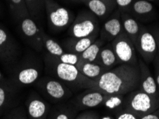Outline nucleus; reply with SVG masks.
<instances>
[{
    "label": "nucleus",
    "mask_w": 159,
    "mask_h": 119,
    "mask_svg": "<svg viewBox=\"0 0 159 119\" xmlns=\"http://www.w3.org/2000/svg\"><path fill=\"white\" fill-rule=\"evenodd\" d=\"M123 32L120 18L112 17L106 22L101 34V39L103 41H111L115 39Z\"/></svg>",
    "instance_id": "nucleus-19"
},
{
    "label": "nucleus",
    "mask_w": 159,
    "mask_h": 119,
    "mask_svg": "<svg viewBox=\"0 0 159 119\" xmlns=\"http://www.w3.org/2000/svg\"><path fill=\"white\" fill-rule=\"evenodd\" d=\"M27 2V4H29V6H32L34 4V2H36L37 0H25Z\"/></svg>",
    "instance_id": "nucleus-37"
},
{
    "label": "nucleus",
    "mask_w": 159,
    "mask_h": 119,
    "mask_svg": "<svg viewBox=\"0 0 159 119\" xmlns=\"http://www.w3.org/2000/svg\"><path fill=\"white\" fill-rule=\"evenodd\" d=\"M0 118H1V116H0Z\"/></svg>",
    "instance_id": "nucleus-39"
},
{
    "label": "nucleus",
    "mask_w": 159,
    "mask_h": 119,
    "mask_svg": "<svg viewBox=\"0 0 159 119\" xmlns=\"http://www.w3.org/2000/svg\"><path fill=\"white\" fill-rule=\"evenodd\" d=\"M44 63L47 75L59 79L68 86L74 94L96 87L95 81L83 75L74 65L58 62L48 53L44 54Z\"/></svg>",
    "instance_id": "nucleus-2"
},
{
    "label": "nucleus",
    "mask_w": 159,
    "mask_h": 119,
    "mask_svg": "<svg viewBox=\"0 0 159 119\" xmlns=\"http://www.w3.org/2000/svg\"><path fill=\"white\" fill-rule=\"evenodd\" d=\"M125 96L120 94H108L102 106L110 111H114V113L118 111L123 110Z\"/></svg>",
    "instance_id": "nucleus-25"
},
{
    "label": "nucleus",
    "mask_w": 159,
    "mask_h": 119,
    "mask_svg": "<svg viewBox=\"0 0 159 119\" xmlns=\"http://www.w3.org/2000/svg\"><path fill=\"white\" fill-rule=\"evenodd\" d=\"M74 1V0H73ZM75 1H82V2H84V1H85V0H75Z\"/></svg>",
    "instance_id": "nucleus-38"
},
{
    "label": "nucleus",
    "mask_w": 159,
    "mask_h": 119,
    "mask_svg": "<svg viewBox=\"0 0 159 119\" xmlns=\"http://www.w3.org/2000/svg\"><path fill=\"white\" fill-rule=\"evenodd\" d=\"M100 119H116L115 116H112L110 115H106V116H100Z\"/></svg>",
    "instance_id": "nucleus-35"
},
{
    "label": "nucleus",
    "mask_w": 159,
    "mask_h": 119,
    "mask_svg": "<svg viewBox=\"0 0 159 119\" xmlns=\"http://www.w3.org/2000/svg\"><path fill=\"white\" fill-rule=\"evenodd\" d=\"M83 2L95 15L103 17L109 14L113 9L116 0H85Z\"/></svg>",
    "instance_id": "nucleus-21"
},
{
    "label": "nucleus",
    "mask_w": 159,
    "mask_h": 119,
    "mask_svg": "<svg viewBox=\"0 0 159 119\" xmlns=\"http://www.w3.org/2000/svg\"><path fill=\"white\" fill-rule=\"evenodd\" d=\"M150 1H151V0H150Z\"/></svg>",
    "instance_id": "nucleus-40"
},
{
    "label": "nucleus",
    "mask_w": 159,
    "mask_h": 119,
    "mask_svg": "<svg viewBox=\"0 0 159 119\" xmlns=\"http://www.w3.org/2000/svg\"><path fill=\"white\" fill-rule=\"evenodd\" d=\"M111 45L120 64L139 65V59L132 41L124 32L112 41Z\"/></svg>",
    "instance_id": "nucleus-8"
},
{
    "label": "nucleus",
    "mask_w": 159,
    "mask_h": 119,
    "mask_svg": "<svg viewBox=\"0 0 159 119\" xmlns=\"http://www.w3.org/2000/svg\"><path fill=\"white\" fill-rule=\"evenodd\" d=\"M40 32L42 39H43V47L44 49L47 51L46 53H49L51 56H53V57H60V56L63 55L66 52L63 47H62L59 44L50 38L43 31Z\"/></svg>",
    "instance_id": "nucleus-24"
},
{
    "label": "nucleus",
    "mask_w": 159,
    "mask_h": 119,
    "mask_svg": "<svg viewBox=\"0 0 159 119\" xmlns=\"http://www.w3.org/2000/svg\"><path fill=\"white\" fill-rule=\"evenodd\" d=\"M139 119H159V108L155 111L148 114H146Z\"/></svg>",
    "instance_id": "nucleus-32"
},
{
    "label": "nucleus",
    "mask_w": 159,
    "mask_h": 119,
    "mask_svg": "<svg viewBox=\"0 0 159 119\" xmlns=\"http://www.w3.org/2000/svg\"><path fill=\"white\" fill-rule=\"evenodd\" d=\"M78 113L69 101L52 104L49 111L48 119H75Z\"/></svg>",
    "instance_id": "nucleus-16"
},
{
    "label": "nucleus",
    "mask_w": 159,
    "mask_h": 119,
    "mask_svg": "<svg viewBox=\"0 0 159 119\" xmlns=\"http://www.w3.org/2000/svg\"><path fill=\"white\" fill-rule=\"evenodd\" d=\"M107 95L96 88H91L77 94L68 101L80 112L102 106Z\"/></svg>",
    "instance_id": "nucleus-7"
},
{
    "label": "nucleus",
    "mask_w": 159,
    "mask_h": 119,
    "mask_svg": "<svg viewBox=\"0 0 159 119\" xmlns=\"http://www.w3.org/2000/svg\"><path fill=\"white\" fill-rule=\"evenodd\" d=\"M53 57V56H52ZM55 59L58 61V62L64 63V64H71L74 65V66H77L80 62V57L79 54L74 53H70V52H65L64 54L60 57H53Z\"/></svg>",
    "instance_id": "nucleus-27"
},
{
    "label": "nucleus",
    "mask_w": 159,
    "mask_h": 119,
    "mask_svg": "<svg viewBox=\"0 0 159 119\" xmlns=\"http://www.w3.org/2000/svg\"><path fill=\"white\" fill-rule=\"evenodd\" d=\"M49 24L54 29H61L71 22L72 15L67 9L62 7L53 0H45Z\"/></svg>",
    "instance_id": "nucleus-11"
},
{
    "label": "nucleus",
    "mask_w": 159,
    "mask_h": 119,
    "mask_svg": "<svg viewBox=\"0 0 159 119\" xmlns=\"http://www.w3.org/2000/svg\"><path fill=\"white\" fill-rule=\"evenodd\" d=\"M0 119H29L25 108L22 106H18L4 113Z\"/></svg>",
    "instance_id": "nucleus-26"
},
{
    "label": "nucleus",
    "mask_w": 159,
    "mask_h": 119,
    "mask_svg": "<svg viewBox=\"0 0 159 119\" xmlns=\"http://www.w3.org/2000/svg\"><path fill=\"white\" fill-rule=\"evenodd\" d=\"M158 108L159 99L143 91L136 89L125 96L123 110L131 113L139 118Z\"/></svg>",
    "instance_id": "nucleus-5"
},
{
    "label": "nucleus",
    "mask_w": 159,
    "mask_h": 119,
    "mask_svg": "<svg viewBox=\"0 0 159 119\" xmlns=\"http://www.w3.org/2000/svg\"><path fill=\"white\" fill-rule=\"evenodd\" d=\"M139 66L141 71V83L138 89L159 99V91L156 80L151 75L148 66L141 59H139Z\"/></svg>",
    "instance_id": "nucleus-15"
},
{
    "label": "nucleus",
    "mask_w": 159,
    "mask_h": 119,
    "mask_svg": "<svg viewBox=\"0 0 159 119\" xmlns=\"http://www.w3.org/2000/svg\"><path fill=\"white\" fill-rule=\"evenodd\" d=\"M103 43L104 41L101 39H96L83 52L80 53L79 56L80 57V59L83 62L96 63L98 53H99L100 49L102 46Z\"/></svg>",
    "instance_id": "nucleus-23"
},
{
    "label": "nucleus",
    "mask_w": 159,
    "mask_h": 119,
    "mask_svg": "<svg viewBox=\"0 0 159 119\" xmlns=\"http://www.w3.org/2000/svg\"><path fill=\"white\" fill-rule=\"evenodd\" d=\"M43 66L35 59H27L20 61L18 64L8 71L9 79L22 88L25 86L34 84L40 78Z\"/></svg>",
    "instance_id": "nucleus-4"
},
{
    "label": "nucleus",
    "mask_w": 159,
    "mask_h": 119,
    "mask_svg": "<svg viewBox=\"0 0 159 119\" xmlns=\"http://www.w3.org/2000/svg\"><path fill=\"white\" fill-rule=\"evenodd\" d=\"M115 117L116 119H139V118H138L137 116L125 110L116 112Z\"/></svg>",
    "instance_id": "nucleus-31"
},
{
    "label": "nucleus",
    "mask_w": 159,
    "mask_h": 119,
    "mask_svg": "<svg viewBox=\"0 0 159 119\" xmlns=\"http://www.w3.org/2000/svg\"><path fill=\"white\" fill-rule=\"evenodd\" d=\"M20 49L7 33L0 28V63L7 71L21 60Z\"/></svg>",
    "instance_id": "nucleus-6"
},
{
    "label": "nucleus",
    "mask_w": 159,
    "mask_h": 119,
    "mask_svg": "<svg viewBox=\"0 0 159 119\" xmlns=\"http://www.w3.org/2000/svg\"><path fill=\"white\" fill-rule=\"evenodd\" d=\"M133 9L136 14L144 15L151 12L153 10V5L146 0H139L133 4Z\"/></svg>",
    "instance_id": "nucleus-29"
},
{
    "label": "nucleus",
    "mask_w": 159,
    "mask_h": 119,
    "mask_svg": "<svg viewBox=\"0 0 159 119\" xmlns=\"http://www.w3.org/2000/svg\"><path fill=\"white\" fill-rule=\"evenodd\" d=\"M83 15L76 19L70 30V34L73 38H84L96 33V22L91 15Z\"/></svg>",
    "instance_id": "nucleus-13"
},
{
    "label": "nucleus",
    "mask_w": 159,
    "mask_h": 119,
    "mask_svg": "<svg viewBox=\"0 0 159 119\" xmlns=\"http://www.w3.org/2000/svg\"><path fill=\"white\" fill-rule=\"evenodd\" d=\"M96 63L106 69L107 71L120 64L111 44L102 46L98 53Z\"/></svg>",
    "instance_id": "nucleus-18"
},
{
    "label": "nucleus",
    "mask_w": 159,
    "mask_h": 119,
    "mask_svg": "<svg viewBox=\"0 0 159 119\" xmlns=\"http://www.w3.org/2000/svg\"><path fill=\"white\" fill-rule=\"evenodd\" d=\"M20 88L10 79L0 84V116L17 107L20 103Z\"/></svg>",
    "instance_id": "nucleus-9"
},
{
    "label": "nucleus",
    "mask_w": 159,
    "mask_h": 119,
    "mask_svg": "<svg viewBox=\"0 0 159 119\" xmlns=\"http://www.w3.org/2000/svg\"><path fill=\"white\" fill-rule=\"evenodd\" d=\"M156 85H157L158 91H159V64L158 66V69L156 70Z\"/></svg>",
    "instance_id": "nucleus-34"
},
{
    "label": "nucleus",
    "mask_w": 159,
    "mask_h": 119,
    "mask_svg": "<svg viewBox=\"0 0 159 119\" xmlns=\"http://www.w3.org/2000/svg\"><path fill=\"white\" fill-rule=\"evenodd\" d=\"M76 67L83 75L93 81H96L100 76L107 71L106 69L97 63L83 62L82 60Z\"/></svg>",
    "instance_id": "nucleus-20"
},
{
    "label": "nucleus",
    "mask_w": 159,
    "mask_h": 119,
    "mask_svg": "<svg viewBox=\"0 0 159 119\" xmlns=\"http://www.w3.org/2000/svg\"><path fill=\"white\" fill-rule=\"evenodd\" d=\"M11 2L13 9L19 18H23V19L28 17L27 9L24 2V0H9Z\"/></svg>",
    "instance_id": "nucleus-28"
},
{
    "label": "nucleus",
    "mask_w": 159,
    "mask_h": 119,
    "mask_svg": "<svg viewBox=\"0 0 159 119\" xmlns=\"http://www.w3.org/2000/svg\"><path fill=\"white\" fill-rule=\"evenodd\" d=\"M133 0H116V3L121 8H125L132 3Z\"/></svg>",
    "instance_id": "nucleus-33"
},
{
    "label": "nucleus",
    "mask_w": 159,
    "mask_h": 119,
    "mask_svg": "<svg viewBox=\"0 0 159 119\" xmlns=\"http://www.w3.org/2000/svg\"><path fill=\"white\" fill-rule=\"evenodd\" d=\"M100 116L96 111L90 109L79 112L75 119H100Z\"/></svg>",
    "instance_id": "nucleus-30"
},
{
    "label": "nucleus",
    "mask_w": 159,
    "mask_h": 119,
    "mask_svg": "<svg viewBox=\"0 0 159 119\" xmlns=\"http://www.w3.org/2000/svg\"><path fill=\"white\" fill-rule=\"evenodd\" d=\"M96 88L107 94L126 95L139 88L141 71L139 65L119 64L96 81Z\"/></svg>",
    "instance_id": "nucleus-1"
},
{
    "label": "nucleus",
    "mask_w": 159,
    "mask_h": 119,
    "mask_svg": "<svg viewBox=\"0 0 159 119\" xmlns=\"http://www.w3.org/2000/svg\"><path fill=\"white\" fill-rule=\"evenodd\" d=\"M121 24L123 32L135 44L141 30L139 23L129 15H127V14L123 13L121 16Z\"/></svg>",
    "instance_id": "nucleus-22"
},
{
    "label": "nucleus",
    "mask_w": 159,
    "mask_h": 119,
    "mask_svg": "<svg viewBox=\"0 0 159 119\" xmlns=\"http://www.w3.org/2000/svg\"><path fill=\"white\" fill-rule=\"evenodd\" d=\"M29 119H48L51 104L37 91H31L25 102Z\"/></svg>",
    "instance_id": "nucleus-10"
},
{
    "label": "nucleus",
    "mask_w": 159,
    "mask_h": 119,
    "mask_svg": "<svg viewBox=\"0 0 159 119\" xmlns=\"http://www.w3.org/2000/svg\"><path fill=\"white\" fill-rule=\"evenodd\" d=\"M21 30L28 39L30 46L34 50L41 52L44 49L43 39L40 30L38 29L35 22L29 17L24 19L21 22Z\"/></svg>",
    "instance_id": "nucleus-14"
},
{
    "label": "nucleus",
    "mask_w": 159,
    "mask_h": 119,
    "mask_svg": "<svg viewBox=\"0 0 159 119\" xmlns=\"http://www.w3.org/2000/svg\"><path fill=\"white\" fill-rule=\"evenodd\" d=\"M7 79H6L5 77L3 76V74H2V72L0 71V84H1V83H4V81H6L7 80Z\"/></svg>",
    "instance_id": "nucleus-36"
},
{
    "label": "nucleus",
    "mask_w": 159,
    "mask_h": 119,
    "mask_svg": "<svg viewBox=\"0 0 159 119\" xmlns=\"http://www.w3.org/2000/svg\"><path fill=\"white\" fill-rule=\"evenodd\" d=\"M134 46L143 59V62H150L155 57L157 47L156 39L150 32L143 29V28L140 30L139 35Z\"/></svg>",
    "instance_id": "nucleus-12"
},
{
    "label": "nucleus",
    "mask_w": 159,
    "mask_h": 119,
    "mask_svg": "<svg viewBox=\"0 0 159 119\" xmlns=\"http://www.w3.org/2000/svg\"><path fill=\"white\" fill-rule=\"evenodd\" d=\"M96 39L97 34L84 38H72L63 44V49L66 52L80 54L88 49Z\"/></svg>",
    "instance_id": "nucleus-17"
},
{
    "label": "nucleus",
    "mask_w": 159,
    "mask_h": 119,
    "mask_svg": "<svg viewBox=\"0 0 159 119\" xmlns=\"http://www.w3.org/2000/svg\"><path fill=\"white\" fill-rule=\"evenodd\" d=\"M34 84L36 91L50 104L67 102L74 96V93L68 86L52 76H42Z\"/></svg>",
    "instance_id": "nucleus-3"
}]
</instances>
